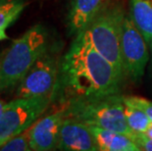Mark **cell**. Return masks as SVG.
I'll return each mask as SVG.
<instances>
[{
    "label": "cell",
    "instance_id": "obj_12",
    "mask_svg": "<svg viewBox=\"0 0 152 151\" xmlns=\"http://www.w3.org/2000/svg\"><path fill=\"white\" fill-rule=\"evenodd\" d=\"M132 21L143 34L148 46L152 48V0H130Z\"/></svg>",
    "mask_w": 152,
    "mask_h": 151
},
{
    "label": "cell",
    "instance_id": "obj_10",
    "mask_svg": "<svg viewBox=\"0 0 152 151\" xmlns=\"http://www.w3.org/2000/svg\"><path fill=\"white\" fill-rule=\"evenodd\" d=\"M113 0H72L68 11L66 24L69 35L75 37L86 30Z\"/></svg>",
    "mask_w": 152,
    "mask_h": 151
},
{
    "label": "cell",
    "instance_id": "obj_21",
    "mask_svg": "<svg viewBox=\"0 0 152 151\" xmlns=\"http://www.w3.org/2000/svg\"><path fill=\"white\" fill-rule=\"evenodd\" d=\"M150 52H151V55H152V48L150 49ZM151 66H152V60H151Z\"/></svg>",
    "mask_w": 152,
    "mask_h": 151
},
{
    "label": "cell",
    "instance_id": "obj_19",
    "mask_svg": "<svg viewBox=\"0 0 152 151\" xmlns=\"http://www.w3.org/2000/svg\"><path fill=\"white\" fill-rule=\"evenodd\" d=\"M144 133L146 134L147 136H149V137H151V139H152V123H151V125L149 126V128H147V131H145Z\"/></svg>",
    "mask_w": 152,
    "mask_h": 151
},
{
    "label": "cell",
    "instance_id": "obj_14",
    "mask_svg": "<svg viewBox=\"0 0 152 151\" xmlns=\"http://www.w3.org/2000/svg\"><path fill=\"white\" fill-rule=\"evenodd\" d=\"M26 7L24 0H0V28H7Z\"/></svg>",
    "mask_w": 152,
    "mask_h": 151
},
{
    "label": "cell",
    "instance_id": "obj_4",
    "mask_svg": "<svg viewBox=\"0 0 152 151\" xmlns=\"http://www.w3.org/2000/svg\"><path fill=\"white\" fill-rule=\"evenodd\" d=\"M126 15L127 13L122 3L113 0L85 31L80 33L125 78L121 54V36Z\"/></svg>",
    "mask_w": 152,
    "mask_h": 151
},
{
    "label": "cell",
    "instance_id": "obj_2",
    "mask_svg": "<svg viewBox=\"0 0 152 151\" xmlns=\"http://www.w3.org/2000/svg\"><path fill=\"white\" fill-rule=\"evenodd\" d=\"M48 47L49 34L40 24L14 40L0 63V89L18 85L37 60L48 51Z\"/></svg>",
    "mask_w": 152,
    "mask_h": 151
},
{
    "label": "cell",
    "instance_id": "obj_1",
    "mask_svg": "<svg viewBox=\"0 0 152 151\" xmlns=\"http://www.w3.org/2000/svg\"><path fill=\"white\" fill-rule=\"evenodd\" d=\"M61 82L71 97H96L121 92L126 79L94 49L82 34H77L60 65Z\"/></svg>",
    "mask_w": 152,
    "mask_h": 151
},
{
    "label": "cell",
    "instance_id": "obj_17",
    "mask_svg": "<svg viewBox=\"0 0 152 151\" xmlns=\"http://www.w3.org/2000/svg\"><path fill=\"white\" fill-rule=\"evenodd\" d=\"M132 139L137 143L140 150L152 151V139L145 133H135L132 136Z\"/></svg>",
    "mask_w": 152,
    "mask_h": 151
},
{
    "label": "cell",
    "instance_id": "obj_16",
    "mask_svg": "<svg viewBox=\"0 0 152 151\" xmlns=\"http://www.w3.org/2000/svg\"><path fill=\"white\" fill-rule=\"evenodd\" d=\"M123 100L126 103L132 104L135 106V107L140 108L145 114L147 115L148 118L150 119L152 122V102L147 100L143 97H140V96L134 95H123Z\"/></svg>",
    "mask_w": 152,
    "mask_h": 151
},
{
    "label": "cell",
    "instance_id": "obj_13",
    "mask_svg": "<svg viewBox=\"0 0 152 151\" xmlns=\"http://www.w3.org/2000/svg\"><path fill=\"white\" fill-rule=\"evenodd\" d=\"M125 103V117L129 128L132 133H144L151 125V120L143 111L135 106Z\"/></svg>",
    "mask_w": 152,
    "mask_h": 151
},
{
    "label": "cell",
    "instance_id": "obj_15",
    "mask_svg": "<svg viewBox=\"0 0 152 151\" xmlns=\"http://www.w3.org/2000/svg\"><path fill=\"white\" fill-rule=\"evenodd\" d=\"M1 151H28L31 150L28 131H26L18 136L12 137L0 147Z\"/></svg>",
    "mask_w": 152,
    "mask_h": 151
},
{
    "label": "cell",
    "instance_id": "obj_11",
    "mask_svg": "<svg viewBox=\"0 0 152 151\" xmlns=\"http://www.w3.org/2000/svg\"><path fill=\"white\" fill-rule=\"evenodd\" d=\"M99 151H140L132 136L89 126Z\"/></svg>",
    "mask_w": 152,
    "mask_h": 151
},
{
    "label": "cell",
    "instance_id": "obj_3",
    "mask_svg": "<svg viewBox=\"0 0 152 151\" xmlns=\"http://www.w3.org/2000/svg\"><path fill=\"white\" fill-rule=\"evenodd\" d=\"M123 95L110 94L96 97H71L63 108L65 117L128 136H134L125 117Z\"/></svg>",
    "mask_w": 152,
    "mask_h": 151
},
{
    "label": "cell",
    "instance_id": "obj_8",
    "mask_svg": "<svg viewBox=\"0 0 152 151\" xmlns=\"http://www.w3.org/2000/svg\"><path fill=\"white\" fill-rule=\"evenodd\" d=\"M57 149L64 151H99L89 126L65 117L61 125Z\"/></svg>",
    "mask_w": 152,
    "mask_h": 151
},
{
    "label": "cell",
    "instance_id": "obj_5",
    "mask_svg": "<svg viewBox=\"0 0 152 151\" xmlns=\"http://www.w3.org/2000/svg\"><path fill=\"white\" fill-rule=\"evenodd\" d=\"M51 99V95L24 97L6 104L0 116V147L33 126L47 110Z\"/></svg>",
    "mask_w": 152,
    "mask_h": 151
},
{
    "label": "cell",
    "instance_id": "obj_6",
    "mask_svg": "<svg viewBox=\"0 0 152 151\" xmlns=\"http://www.w3.org/2000/svg\"><path fill=\"white\" fill-rule=\"evenodd\" d=\"M150 48L143 34L127 14L123 24L121 54L126 78L132 82H140L150 58Z\"/></svg>",
    "mask_w": 152,
    "mask_h": 151
},
{
    "label": "cell",
    "instance_id": "obj_20",
    "mask_svg": "<svg viewBox=\"0 0 152 151\" xmlns=\"http://www.w3.org/2000/svg\"><path fill=\"white\" fill-rule=\"evenodd\" d=\"M5 105H6V104L1 100V99H0V116H1V114L3 113V111H4Z\"/></svg>",
    "mask_w": 152,
    "mask_h": 151
},
{
    "label": "cell",
    "instance_id": "obj_9",
    "mask_svg": "<svg viewBox=\"0 0 152 151\" xmlns=\"http://www.w3.org/2000/svg\"><path fill=\"white\" fill-rule=\"evenodd\" d=\"M64 119L65 113L62 109L35 121L28 130L31 150L49 151L57 149L60 128Z\"/></svg>",
    "mask_w": 152,
    "mask_h": 151
},
{
    "label": "cell",
    "instance_id": "obj_7",
    "mask_svg": "<svg viewBox=\"0 0 152 151\" xmlns=\"http://www.w3.org/2000/svg\"><path fill=\"white\" fill-rule=\"evenodd\" d=\"M59 71L57 59L46 51L18 83L17 98L51 95L57 85Z\"/></svg>",
    "mask_w": 152,
    "mask_h": 151
},
{
    "label": "cell",
    "instance_id": "obj_18",
    "mask_svg": "<svg viewBox=\"0 0 152 151\" xmlns=\"http://www.w3.org/2000/svg\"><path fill=\"white\" fill-rule=\"evenodd\" d=\"M8 36L6 34V28H0V40H4L7 39Z\"/></svg>",
    "mask_w": 152,
    "mask_h": 151
}]
</instances>
